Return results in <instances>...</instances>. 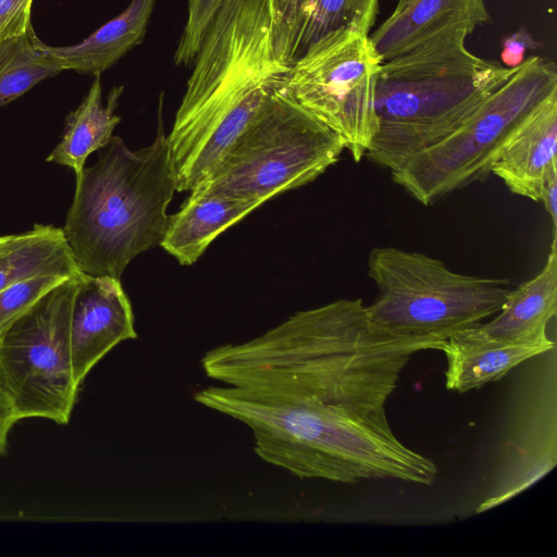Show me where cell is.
Listing matches in <instances>:
<instances>
[{"label":"cell","instance_id":"25","mask_svg":"<svg viewBox=\"0 0 557 557\" xmlns=\"http://www.w3.org/2000/svg\"><path fill=\"white\" fill-rule=\"evenodd\" d=\"M541 46V42L522 25L515 33L503 39L502 61L507 67H516L524 61L528 50H536Z\"/></svg>","mask_w":557,"mask_h":557},{"label":"cell","instance_id":"27","mask_svg":"<svg viewBox=\"0 0 557 557\" xmlns=\"http://www.w3.org/2000/svg\"><path fill=\"white\" fill-rule=\"evenodd\" d=\"M16 422L11 403L0 386V457L7 450L10 432Z\"/></svg>","mask_w":557,"mask_h":557},{"label":"cell","instance_id":"22","mask_svg":"<svg viewBox=\"0 0 557 557\" xmlns=\"http://www.w3.org/2000/svg\"><path fill=\"white\" fill-rule=\"evenodd\" d=\"M69 278L62 275L35 276L0 290V330Z\"/></svg>","mask_w":557,"mask_h":557},{"label":"cell","instance_id":"23","mask_svg":"<svg viewBox=\"0 0 557 557\" xmlns=\"http://www.w3.org/2000/svg\"><path fill=\"white\" fill-rule=\"evenodd\" d=\"M223 0H188L187 20L174 53L176 65L190 64L203 35Z\"/></svg>","mask_w":557,"mask_h":557},{"label":"cell","instance_id":"8","mask_svg":"<svg viewBox=\"0 0 557 557\" xmlns=\"http://www.w3.org/2000/svg\"><path fill=\"white\" fill-rule=\"evenodd\" d=\"M382 63L370 28L355 23L312 44L288 66L281 86L338 135L359 162L377 131L375 98Z\"/></svg>","mask_w":557,"mask_h":557},{"label":"cell","instance_id":"29","mask_svg":"<svg viewBox=\"0 0 557 557\" xmlns=\"http://www.w3.org/2000/svg\"><path fill=\"white\" fill-rule=\"evenodd\" d=\"M412 1L413 0H398L397 4L395 7V10L393 12L403 10L405 7H407Z\"/></svg>","mask_w":557,"mask_h":557},{"label":"cell","instance_id":"4","mask_svg":"<svg viewBox=\"0 0 557 557\" xmlns=\"http://www.w3.org/2000/svg\"><path fill=\"white\" fill-rule=\"evenodd\" d=\"M465 41L442 38L382 63L371 162L400 168L456 131L509 76L512 67L476 57Z\"/></svg>","mask_w":557,"mask_h":557},{"label":"cell","instance_id":"10","mask_svg":"<svg viewBox=\"0 0 557 557\" xmlns=\"http://www.w3.org/2000/svg\"><path fill=\"white\" fill-rule=\"evenodd\" d=\"M137 337L129 299L120 278L83 273L71 313V361L81 387L90 370L116 345Z\"/></svg>","mask_w":557,"mask_h":557},{"label":"cell","instance_id":"5","mask_svg":"<svg viewBox=\"0 0 557 557\" xmlns=\"http://www.w3.org/2000/svg\"><path fill=\"white\" fill-rule=\"evenodd\" d=\"M368 275L379 288L366 306L369 325L434 343L496 314L510 290L508 280L454 272L436 258L396 247L373 248Z\"/></svg>","mask_w":557,"mask_h":557},{"label":"cell","instance_id":"16","mask_svg":"<svg viewBox=\"0 0 557 557\" xmlns=\"http://www.w3.org/2000/svg\"><path fill=\"white\" fill-rule=\"evenodd\" d=\"M553 348L547 333L519 342L475 341L456 334L441 349L447 359L446 388L458 393L480 388Z\"/></svg>","mask_w":557,"mask_h":557},{"label":"cell","instance_id":"14","mask_svg":"<svg viewBox=\"0 0 557 557\" xmlns=\"http://www.w3.org/2000/svg\"><path fill=\"white\" fill-rule=\"evenodd\" d=\"M261 205L258 201L193 190L180 210L169 215L159 246L182 265H191L221 233Z\"/></svg>","mask_w":557,"mask_h":557},{"label":"cell","instance_id":"9","mask_svg":"<svg viewBox=\"0 0 557 557\" xmlns=\"http://www.w3.org/2000/svg\"><path fill=\"white\" fill-rule=\"evenodd\" d=\"M82 274L51 289L0 330V386L17 422L71 420L79 391L71 361V313Z\"/></svg>","mask_w":557,"mask_h":557},{"label":"cell","instance_id":"13","mask_svg":"<svg viewBox=\"0 0 557 557\" xmlns=\"http://www.w3.org/2000/svg\"><path fill=\"white\" fill-rule=\"evenodd\" d=\"M557 92L523 123L493 163L491 173L519 196L539 201L543 180L557 162Z\"/></svg>","mask_w":557,"mask_h":557},{"label":"cell","instance_id":"2","mask_svg":"<svg viewBox=\"0 0 557 557\" xmlns=\"http://www.w3.org/2000/svg\"><path fill=\"white\" fill-rule=\"evenodd\" d=\"M168 143L177 191L205 183L278 86L270 0H223L195 57Z\"/></svg>","mask_w":557,"mask_h":557},{"label":"cell","instance_id":"24","mask_svg":"<svg viewBox=\"0 0 557 557\" xmlns=\"http://www.w3.org/2000/svg\"><path fill=\"white\" fill-rule=\"evenodd\" d=\"M34 0H0V42L26 33Z\"/></svg>","mask_w":557,"mask_h":557},{"label":"cell","instance_id":"21","mask_svg":"<svg viewBox=\"0 0 557 557\" xmlns=\"http://www.w3.org/2000/svg\"><path fill=\"white\" fill-rule=\"evenodd\" d=\"M276 59L289 66L297 58L300 17L305 0H270Z\"/></svg>","mask_w":557,"mask_h":557},{"label":"cell","instance_id":"28","mask_svg":"<svg viewBox=\"0 0 557 557\" xmlns=\"http://www.w3.org/2000/svg\"><path fill=\"white\" fill-rule=\"evenodd\" d=\"M27 235V231L20 234L0 236V256L20 244Z\"/></svg>","mask_w":557,"mask_h":557},{"label":"cell","instance_id":"1","mask_svg":"<svg viewBox=\"0 0 557 557\" xmlns=\"http://www.w3.org/2000/svg\"><path fill=\"white\" fill-rule=\"evenodd\" d=\"M194 399L246 424L255 453L300 479H394L431 485L435 462L394 434L386 406L240 386H207Z\"/></svg>","mask_w":557,"mask_h":557},{"label":"cell","instance_id":"17","mask_svg":"<svg viewBox=\"0 0 557 557\" xmlns=\"http://www.w3.org/2000/svg\"><path fill=\"white\" fill-rule=\"evenodd\" d=\"M122 91L123 86L113 87L103 106L100 75H95L81 104L66 116L63 135L46 161L67 166L75 176L79 175L88 157L112 139L121 121L114 111Z\"/></svg>","mask_w":557,"mask_h":557},{"label":"cell","instance_id":"19","mask_svg":"<svg viewBox=\"0 0 557 557\" xmlns=\"http://www.w3.org/2000/svg\"><path fill=\"white\" fill-rule=\"evenodd\" d=\"M33 27L0 42V107L62 72L38 47Z\"/></svg>","mask_w":557,"mask_h":557},{"label":"cell","instance_id":"7","mask_svg":"<svg viewBox=\"0 0 557 557\" xmlns=\"http://www.w3.org/2000/svg\"><path fill=\"white\" fill-rule=\"evenodd\" d=\"M344 143L282 88L258 114L220 164L194 190L264 203L304 186L338 161Z\"/></svg>","mask_w":557,"mask_h":557},{"label":"cell","instance_id":"3","mask_svg":"<svg viewBox=\"0 0 557 557\" xmlns=\"http://www.w3.org/2000/svg\"><path fill=\"white\" fill-rule=\"evenodd\" d=\"M175 191L161 117L147 147L132 150L113 136L97 162L76 176L62 227L78 269L92 276L121 278L135 257L160 245Z\"/></svg>","mask_w":557,"mask_h":557},{"label":"cell","instance_id":"20","mask_svg":"<svg viewBox=\"0 0 557 557\" xmlns=\"http://www.w3.org/2000/svg\"><path fill=\"white\" fill-rule=\"evenodd\" d=\"M377 4L379 0H305L297 58L333 30L355 23L371 29L375 22Z\"/></svg>","mask_w":557,"mask_h":557},{"label":"cell","instance_id":"18","mask_svg":"<svg viewBox=\"0 0 557 557\" xmlns=\"http://www.w3.org/2000/svg\"><path fill=\"white\" fill-rule=\"evenodd\" d=\"M79 273L63 230L54 225L35 224L20 244L0 256V290L35 276Z\"/></svg>","mask_w":557,"mask_h":557},{"label":"cell","instance_id":"15","mask_svg":"<svg viewBox=\"0 0 557 557\" xmlns=\"http://www.w3.org/2000/svg\"><path fill=\"white\" fill-rule=\"evenodd\" d=\"M157 0H132L125 10L83 41L52 47L37 38V47L62 71L100 75L139 45Z\"/></svg>","mask_w":557,"mask_h":557},{"label":"cell","instance_id":"12","mask_svg":"<svg viewBox=\"0 0 557 557\" xmlns=\"http://www.w3.org/2000/svg\"><path fill=\"white\" fill-rule=\"evenodd\" d=\"M557 311V236L539 274L509 290L503 308L486 323L474 324L458 335L475 341L519 342L547 333Z\"/></svg>","mask_w":557,"mask_h":557},{"label":"cell","instance_id":"6","mask_svg":"<svg viewBox=\"0 0 557 557\" xmlns=\"http://www.w3.org/2000/svg\"><path fill=\"white\" fill-rule=\"evenodd\" d=\"M555 92L556 64L544 57L525 58L456 131L392 171V181L430 206L484 180L523 123Z\"/></svg>","mask_w":557,"mask_h":557},{"label":"cell","instance_id":"26","mask_svg":"<svg viewBox=\"0 0 557 557\" xmlns=\"http://www.w3.org/2000/svg\"><path fill=\"white\" fill-rule=\"evenodd\" d=\"M539 201H541L548 213L553 224V236H556L557 230V162L547 171L540 190Z\"/></svg>","mask_w":557,"mask_h":557},{"label":"cell","instance_id":"11","mask_svg":"<svg viewBox=\"0 0 557 557\" xmlns=\"http://www.w3.org/2000/svg\"><path fill=\"white\" fill-rule=\"evenodd\" d=\"M488 22L484 0H413L393 12L370 37L384 62L442 38H467Z\"/></svg>","mask_w":557,"mask_h":557}]
</instances>
